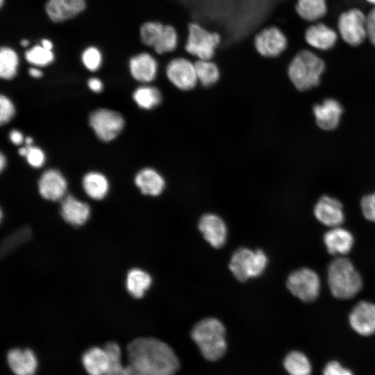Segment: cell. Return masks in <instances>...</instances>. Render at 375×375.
<instances>
[{"label":"cell","instance_id":"6","mask_svg":"<svg viewBox=\"0 0 375 375\" xmlns=\"http://www.w3.org/2000/svg\"><path fill=\"white\" fill-rule=\"evenodd\" d=\"M221 40L218 33L209 31L197 23H190L188 28L185 49L198 60H211Z\"/></svg>","mask_w":375,"mask_h":375},{"label":"cell","instance_id":"15","mask_svg":"<svg viewBox=\"0 0 375 375\" xmlns=\"http://www.w3.org/2000/svg\"><path fill=\"white\" fill-rule=\"evenodd\" d=\"M204 239L215 248L222 247L226 240L227 228L219 216L207 213L201 216L198 224Z\"/></svg>","mask_w":375,"mask_h":375},{"label":"cell","instance_id":"32","mask_svg":"<svg viewBox=\"0 0 375 375\" xmlns=\"http://www.w3.org/2000/svg\"><path fill=\"white\" fill-rule=\"evenodd\" d=\"M194 65L198 81L203 86L208 87L217 82L219 70L211 60H198Z\"/></svg>","mask_w":375,"mask_h":375},{"label":"cell","instance_id":"45","mask_svg":"<svg viewBox=\"0 0 375 375\" xmlns=\"http://www.w3.org/2000/svg\"><path fill=\"white\" fill-rule=\"evenodd\" d=\"M29 74L33 78H40L42 76V72L35 67H31L28 70Z\"/></svg>","mask_w":375,"mask_h":375},{"label":"cell","instance_id":"3","mask_svg":"<svg viewBox=\"0 0 375 375\" xmlns=\"http://www.w3.org/2000/svg\"><path fill=\"white\" fill-rule=\"evenodd\" d=\"M328 284L333 297L348 299L362 289V280L352 262L344 257L332 260L328 267Z\"/></svg>","mask_w":375,"mask_h":375},{"label":"cell","instance_id":"17","mask_svg":"<svg viewBox=\"0 0 375 375\" xmlns=\"http://www.w3.org/2000/svg\"><path fill=\"white\" fill-rule=\"evenodd\" d=\"M86 7L85 0H48L45 11L53 22H63L82 12Z\"/></svg>","mask_w":375,"mask_h":375},{"label":"cell","instance_id":"5","mask_svg":"<svg viewBox=\"0 0 375 375\" xmlns=\"http://www.w3.org/2000/svg\"><path fill=\"white\" fill-rule=\"evenodd\" d=\"M142 42L152 47L158 54L174 51L178 44V34L172 25L159 22H144L140 28Z\"/></svg>","mask_w":375,"mask_h":375},{"label":"cell","instance_id":"48","mask_svg":"<svg viewBox=\"0 0 375 375\" xmlns=\"http://www.w3.org/2000/svg\"><path fill=\"white\" fill-rule=\"evenodd\" d=\"M26 153H27V147H26V146L19 148V153L20 156L25 157Z\"/></svg>","mask_w":375,"mask_h":375},{"label":"cell","instance_id":"44","mask_svg":"<svg viewBox=\"0 0 375 375\" xmlns=\"http://www.w3.org/2000/svg\"><path fill=\"white\" fill-rule=\"evenodd\" d=\"M125 375H147L137 367L129 364L125 366Z\"/></svg>","mask_w":375,"mask_h":375},{"label":"cell","instance_id":"39","mask_svg":"<svg viewBox=\"0 0 375 375\" xmlns=\"http://www.w3.org/2000/svg\"><path fill=\"white\" fill-rule=\"evenodd\" d=\"M31 232L28 228H23L17 231L12 235H10L9 238L3 244L5 247L2 250H6V251L12 249V248L17 247L21 243H23L30 236Z\"/></svg>","mask_w":375,"mask_h":375},{"label":"cell","instance_id":"43","mask_svg":"<svg viewBox=\"0 0 375 375\" xmlns=\"http://www.w3.org/2000/svg\"><path fill=\"white\" fill-rule=\"evenodd\" d=\"M9 138L10 141L16 145L21 144L24 141V137L22 133L17 130L10 131Z\"/></svg>","mask_w":375,"mask_h":375},{"label":"cell","instance_id":"35","mask_svg":"<svg viewBox=\"0 0 375 375\" xmlns=\"http://www.w3.org/2000/svg\"><path fill=\"white\" fill-rule=\"evenodd\" d=\"M81 60L88 70L95 72L101 67L102 55L97 47H89L83 51Z\"/></svg>","mask_w":375,"mask_h":375},{"label":"cell","instance_id":"8","mask_svg":"<svg viewBox=\"0 0 375 375\" xmlns=\"http://www.w3.org/2000/svg\"><path fill=\"white\" fill-rule=\"evenodd\" d=\"M286 285L294 296L308 303L318 297L321 283L319 276L315 271L303 267L293 271L288 276Z\"/></svg>","mask_w":375,"mask_h":375},{"label":"cell","instance_id":"36","mask_svg":"<svg viewBox=\"0 0 375 375\" xmlns=\"http://www.w3.org/2000/svg\"><path fill=\"white\" fill-rule=\"evenodd\" d=\"M27 153L25 156L28 163L35 168L41 167L45 162V155L43 151L32 145H26Z\"/></svg>","mask_w":375,"mask_h":375},{"label":"cell","instance_id":"21","mask_svg":"<svg viewBox=\"0 0 375 375\" xmlns=\"http://www.w3.org/2000/svg\"><path fill=\"white\" fill-rule=\"evenodd\" d=\"M129 69L132 76L138 81L149 83L156 76L158 63L152 55L143 52L130 59Z\"/></svg>","mask_w":375,"mask_h":375},{"label":"cell","instance_id":"14","mask_svg":"<svg viewBox=\"0 0 375 375\" xmlns=\"http://www.w3.org/2000/svg\"><path fill=\"white\" fill-rule=\"evenodd\" d=\"M315 218L329 227L339 226L344 220L343 206L341 202L329 196H322L316 203L314 210Z\"/></svg>","mask_w":375,"mask_h":375},{"label":"cell","instance_id":"50","mask_svg":"<svg viewBox=\"0 0 375 375\" xmlns=\"http://www.w3.org/2000/svg\"><path fill=\"white\" fill-rule=\"evenodd\" d=\"M28 44H29V42L27 40L24 39L21 41V45L22 47H27Z\"/></svg>","mask_w":375,"mask_h":375},{"label":"cell","instance_id":"23","mask_svg":"<svg viewBox=\"0 0 375 375\" xmlns=\"http://www.w3.org/2000/svg\"><path fill=\"white\" fill-rule=\"evenodd\" d=\"M338 39L335 31L324 24L309 26L305 32L307 43L317 49L328 50L333 47Z\"/></svg>","mask_w":375,"mask_h":375},{"label":"cell","instance_id":"42","mask_svg":"<svg viewBox=\"0 0 375 375\" xmlns=\"http://www.w3.org/2000/svg\"><path fill=\"white\" fill-rule=\"evenodd\" d=\"M88 85L94 92H100L103 89V83L97 78H91L88 81Z\"/></svg>","mask_w":375,"mask_h":375},{"label":"cell","instance_id":"4","mask_svg":"<svg viewBox=\"0 0 375 375\" xmlns=\"http://www.w3.org/2000/svg\"><path fill=\"white\" fill-rule=\"evenodd\" d=\"M324 69L325 63L322 59L312 51L302 50L291 60L288 74L297 89L306 91L319 84Z\"/></svg>","mask_w":375,"mask_h":375},{"label":"cell","instance_id":"29","mask_svg":"<svg viewBox=\"0 0 375 375\" xmlns=\"http://www.w3.org/2000/svg\"><path fill=\"white\" fill-rule=\"evenodd\" d=\"M284 367L290 375H310L312 367L306 356L300 351L290 352L285 358Z\"/></svg>","mask_w":375,"mask_h":375},{"label":"cell","instance_id":"47","mask_svg":"<svg viewBox=\"0 0 375 375\" xmlns=\"http://www.w3.org/2000/svg\"><path fill=\"white\" fill-rule=\"evenodd\" d=\"M6 165V159L3 153L0 155V169L2 172Z\"/></svg>","mask_w":375,"mask_h":375},{"label":"cell","instance_id":"38","mask_svg":"<svg viewBox=\"0 0 375 375\" xmlns=\"http://www.w3.org/2000/svg\"><path fill=\"white\" fill-rule=\"evenodd\" d=\"M360 207L364 217L375 223V192L364 196L360 201Z\"/></svg>","mask_w":375,"mask_h":375},{"label":"cell","instance_id":"18","mask_svg":"<svg viewBox=\"0 0 375 375\" xmlns=\"http://www.w3.org/2000/svg\"><path fill=\"white\" fill-rule=\"evenodd\" d=\"M342 112V105L334 99H326L313 107L316 124L325 131H331L338 127Z\"/></svg>","mask_w":375,"mask_h":375},{"label":"cell","instance_id":"11","mask_svg":"<svg viewBox=\"0 0 375 375\" xmlns=\"http://www.w3.org/2000/svg\"><path fill=\"white\" fill-rule=\"evenodd\" d=\"M253 44L260 56L265 58H274L285 51L288 40L279 28L270 26L260 30L256 35Z\"/></svg>","mask_w":375,"mask_h":375},{"label":"cell","instance_id":"9","mask_svg":"<svg viewBox=\"0 0 375 375\" xmlns=\"http://www.w3.org/2000/svg\"><path fill=\"white\" fill-rule=\"evenodd\" d=\"M338 26L341 38L351 46L361 44L367 38V17L360 9L351 8L342 12Z\"/></svg>","mask_w":375,"mask_h":375},{"label":"cell","instance_id":"28","mask_svg":"<svg viewBox=\"0 0 375 375\" xmlns=\"http://www.w3.org/2000/svg\"><path fill=\"white\" fill-rule=\"evenodd\" d=\"M297 14L307 21H316L323 17L327 10L326 0H297Z\"/></svg>","mask_w":375,"mask_h":375},{"label":"cell","instance_id":"2","mask_svg":"<svg viewBox=\"0 0 375 375\" xmlns=\"http://www.w3.org/2000/svg\"><path fill=\"white\" fill-rule=\"evenodd\" d=\"M226 330L216 318H205L198 322L191 331V337L203 356L208 360L216 361L226 351Z\"/></svg>","mask_w":375,"mask_h":375},{"label":"cell","instance_id":"1","mask_svg":"<svg viewBox=\"0 0 375 375\" xmlns=\"http://www.w3.org/2000/svg\"><path fill=\"white\" fill-rule=\"evenodd\" d=\"M128 363L147 375H175L180 367L174 350L154 338H138L126 347Z\"/></svg>","mask_w":375,"mask_h":375},{"label":"cell","instance_id":"20","mask_svg":"<svg viewBox=\"0 0 375 375\" xmlns=\"http://www.w3.org/2000/svg\"><path fill=\"white\" fill-rule=\"evenodd\" d=\"M327 251L333 256H344L349 253L354 244L352 233L340 226L333 227L323 237Z\"/></svg>","mask_w":375,"mask_h":375},{"label":"cell","instance_id":"10","mask_svg":"<svg viewBox=\"0 0 375 375\" xmlns=\"http://www.w3.org/2000/svg\"><path fill=\"white\" fill-rule=\"evenodd\" d=\"M90 125L99 140L109 142L115 139L121 132L124 120L117 112L100 108L91 113Z\"/></svg>","mask_w":375,"mask_h":375},{"label":"cell","instance_id":"37","mask_svg":"<svg viewBox=\"0 0 375 375\" xmlns=\"http://www.w3.org/2000/svg\"><path fill=\"white\" fill-rule=\"evenodd\" d=\"M15 112L12 102L6 96L0 97V124L1 125L8 123L14 116Z\"/></svg>","mask_w":375,"mask_h":375},{"label":"cell","instance_id":"13","mask_svg":"<svg viewBox=\"0 0 375 375\" xmlns=\"http://www.w3.org/2000/svg\"><path fill=\"white\" fill-rule=\"evenodd\" d=\"M349 321L351 328L364 336L375 333V303L362 301L352 308Z\"/></svg>","mask_w":375,"mask_h":375},{"label":"cell","instance_id":"52","mask_svg":"<svg viewBox=\"0 0 375 375\" xmlns=\"http://www.w3.org/2000/svg\"><path fill=\"white\" fill-rule=\"evenodd\" d=\"M1 3H0V5H1V7L3 6V0H0Z\"/></svg>","mask_w":375,"mask_h":375},{"label":"cell","instance_id":"51","mask_svg":"<svg viewBox=\"0 0 375 375\" xmlns=\"http://www.w3.org/2000/svg\"><path fill=\"white\" fill-rule=\"evenodd\" d=\"M366 1H367L368 2H369L370 3L373 5H375V0H366Z\"/></svg>","mask_w":375,"mask_h":375},{"label":"cell","instance_id":"19","mask_svg":"<svg viewBox=\"0 0 375 375\" xmlns=\"http://www.w3.org/2000/svg\"><path fill=\"white\" fill-rule=\"evenodd\" d=\"M67 184L65 177L58 170H46L38 181L40 195L45 199L57 201L62 199L67 190Z\"/></svg>","mask_w":375,"mask_h":375},{"label":"cell","instance_id":"40","mask_svg":"<svg viewBox=\"0 0 375 375\" xmlns=\"http://www.w3.org/2000/svg\"><path fill=\"white\" fill-rule=\"evenodd\" d=\"M323 375H353L348 369L343 367L339 362L331 361L325 366Z\"/></svg>","mask_w":375,"mask_h":375},{"label":"cell","instance_id":"25","mask_svg":"<svg viewBox=\"0 0 375 375\" xmlns=\"http://www.w3.org/2000/svg\"><path fill=\"white\" fill-rule=\"evenodd\" d=\"M135 183L146 195L158 196L163 191L165 182L163 177L152 168H144L138 172Z\"/></svg>","mask_w":375,"mask_h":375},{"label":"cell","instance_id":"7","mask_svg":"<svg viewBox=\"0 0 375 375\" xmlns=\"http://www.w3.org/2000/svg\"><path fill=\"white\" fill-rule=\"evenodd\" d=\"M267 264V258L260 249L256 251L242 247L237 249L231 256L229 269L240 281L260 276Z\"/></svg>","mask_w":375,"mask_h":375},{"label":"cell","instance_id":"41","mask_svg":"<svg viewBox=\"0 0 375 375\" xmlns=\"http://www.w3.org/2000/svg\"><path fill=\"white\" fill-rule=\"evenodd\" d=\"M367 37L375 46V8L367 16Z\"/></svg>","mask_w":375,"mask_h":375},{"label":"cell","instance_id":"33","mask_svg":"<svg viewBox=\"0 0 375 375\" xmlns=\"http://www.w3.org/2000/svg\"><path fill=\"white\" fill-rule=\"evenodd\" d=\"M110 359V367L106 375H125V367L121 363V349L119 344L109 341L103 347Z\"/></svg>","mask_w":375,"mask_h":375},{"label":"cell","instance_id":"16","mask_svg":"<svg viewBox=\"0 0 375 375\" xmlns=\"http://www.w3.org/2000/svg\"><path fill=\"white\" fill-rule=\"evenodd\" d=\"M7 363L15 375H34L38 360L34 351L29 349L13 348L6 354Z\"/></svg>","mask_w":375,"mask_h":375},{"label":"cell","instance_id":"30","mask_svg":"<svg viewBox=\"0 0 375 375\" xmlns=\"http://www.w3.org/2000/svg\"><path fill=\"white\" fill-rule=\"evenodd\" d=\"M133 98L140 108L151 110L160 104L161 94L155 87L144 85L135 90Z\"/></svg>","mask_w":375,"mask_h":375},{"label":"cell","instance_id":"22","mask_svg":"<svg viewBox=\"0 0 375 375\" xmlns=\"http://www.w3.org/2000/svg\"><path fill=\"white\" fill-rule=\"evenodd\" d=\"M89 206L72 195L67 196L61 203L60 213L67 223L73 226L83 225L90 216Z\"/></svg>","mask_w":375,"mask_h":375},{"label":"cell","instance_id":"34","mask_svg":"<svg viewBox=\"0 0 375 375\" xmlns=\"http://www.w3.org/2000/svg\"><path fill=\"white\" fill-rule=\"evenodd\" d=\"M27 62L37 67H44L51 63L54 56L51 50L44 49L41 44L35 45L25 52Z\"/></svg>","mask_w":375,"mask_h":375},{"label":"cell","instance_id":"24","mask_svg":"<svg viewBox=\"0 0 375 375\" xmlns=\"http://www.w3.org/2000/svg\"><path fill=\"white\" fill-rule=\"evenodd\" d=\"M82 364L89 375H106L110 359L103 348L93 347L88 349L82 356Z\"/></svg>","mask_w":375,"mask_h":375},{"label":"cell","instance_id":"46","mask_svg":"<svg viewBox=\"0 0 375 375\" xmlns=\"http://www.w3.org/2000/svg\"><path fill=\"white\" fill-rule=\"evenodd\" d=\"M41 45L46 49L48 50H52L53 49V43L51 41L47 39H42L41 40Z\"/></svg>","mask_w":375,"mask_h":375},{"label":"cell","instance_id":"27","mask_svg":"<svg viewBox=\"0 0 375 375\" xmlns=\"http://www.w3.org/2000/svg\"><path fill=\"white\" fill-rule=\"evenodd\" d=\"M151 283L150 275L142 269H133L127 274L126 282L127 290L135 298L143 297Z\"/></svg>","mask_w":375,"mask_h":375},{"label":"cell","instance_id":"49","mask_svg":"<svg viewBox=\"0 0 375 375\" xmlns=\"http://www.w3.org/2000/svg\"><path fill=\"white\" fill-rule=\"evenodd\" d=\"M25 142L26 145H32L33 139L30 137H26L25 139Z\"/></svg>","mask_w":375,"mask_h":375},{"label":"cell","instance_id":"31","mask_svg":"<svg viewBox=\"0 0 375 375\" xmlns=\"http://www.w3.org/2000/svg\"><path fill=\"white\" fill-rule=\"evenodd\" d=\"M19 58L14 49L3 47L0 49V76L5 80L13 78L17 72Z\"/></svg>","mask_w":375,"mask_h":375},{"label":"cell","instance_id":"12","mask_svg":"<svg viewBox=\"0 0 375 375\" xmlns=\"http://www.w3.org/2000/svg\"><path fill=\"white\" fill-rule=\"evenodd\" d=\"M166 75L169 81L181 90H192L198 82L194 63L182 57L169 61Z\"/></svg>","mask_w":375,"mask_h":375},{"label":"cell","instance_id":"26","mask_svg":"<svg viewBox=\"0 0 375 375\" xmlns=\"http://www.w3.org/2000/svg\"><path fill=\"white\" fill-rule=\"evenodd\" d=\"M83 187L85 193L90 198L100 200L107 194L109 184L104 175L99 172H91L84 176Z\"/></svg>","mask_w":375,"mask_h":375}]
</instances>
